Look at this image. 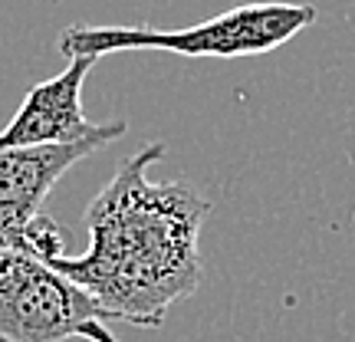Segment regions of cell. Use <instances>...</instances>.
Returning <instances> with one entry per match:
<instances>
[{"instance_id":"cell-6","label":"cell","mask_w":355,"mask_h":342,"mask_svg":"<svg viewBox=\"0 0 355 342\" xmlns=\"http://www.w3.org/2000/svg\"><path fill=\"white\" fill-rule=\"evenodd\" d=\"M79 339H86V342H119L112 332H109V326H105V323H92V326H86Z\"/></svg>"},{"instance_id":"cell-3","label":"cell","mask_w":355,"mask_h":342,"mask_svg":"<svg viewBox=\"0 0 355 342\" xmlns=\"http://www.w3.org/2000/svg\"><path fill=\"white\" fill-rule=\"evenodd\" d=\"M105 323L99 306L46 260L0 243V342H69Z\"/></svg>"},{"instance_id":"cell-1","label":"cell","mask_w":355,"mask_h":342,"mask_svg":"<svg viewBox=\"0 0 355 342\" xmlns=\"http://www.w3.org/2000/svg\"><path fill=\"white\" fill-rule=\"evenodd\" d=\"M165 142H145L86 204L89 247L46 264L73 280L105 323L139 330L165 326V316L204 280L201 230L211 201L191 181H155Z\"/></svg>"},{"instance_id":"cell-2","label":"cell","mask_w":355,"mask_h":342,"mask_svg":"<svg viewBox=\"0 0 355 342\" xmlns=\"http://www.w3.org/2000/svg\"><path fill=\"white\" fill-rule=\"evenodd\" d=\"M316 7L309 3H286V0H260L241 3L194 26H66L56 46L66 60H96L112 53H175L194 60H243L263 56L290 43L296 33L316 24Z\"/></svg>"},{"instance_id":"cell-4","label":"cell","mask_w":355,"mask_h":342,"mask_svg":"<svg viewBox=\"0 0 355 342\" xmlns=\"http://www.w3.org/2000/svg\"><path fill=\"white\" fill-rule=\"evenodd\" d=\"M105 145H33L0 148V243H13L40 260L66 254V230L46 214L56 181Z\"/></svg>"},{"instance_id":"cell-5","label":"cell","mask_w":355,"mask_h":342,"mask_svg":"<svg viewBox=\"0 0 355 342\" xmlns=\"http://www.w3.org/2000/svg\"><path fill=\"white\" fill-rule=\"evenodd\" d=\"M96 60H69L63 73L30 89L13 119L0 128V148H33V145H112L128 132L125 119L92 122L83 112V86Z\"/></svg>"}]
</instances>
